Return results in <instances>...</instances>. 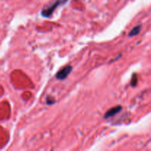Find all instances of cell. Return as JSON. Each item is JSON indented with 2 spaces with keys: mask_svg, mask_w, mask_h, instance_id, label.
I'll return each mask as SVG.
<instances>
[{
  "mask_svg": "<svg viewBox=\"0 0 151 151\" xmlns=\"http://www.w3.org/2000/svg\"><path fill=\"white\" fill-rule=\"evenodd\" d=\"M67 0H55V2H52L49 5L44 7L41 11V15L44 17L50 16L56 7H58L59 5H62V4L67 2Z\"/></svg>",
  "mask_w": 151,
  "mask_h": 151,
  "instance_id": "6da1fadb",
  "label": "cell"
},
{
  "mask_svg": "<svg viewBox=\"0 0 151 151\" xmlns=\"http://www.w3.org/2000/svg\"><path fill=\"white\" fill-rule=\"evenodd\" d=\"M71 71H72V67L70 65H68V66L65 67L64 68L58 71V73L56 74V78L58 80H64L69 76Z\"/></svg>",
  "mask_w": 151,
  "mask_h": 151,
  "instance_id": "7a4b0ae2",
  "label": "cell"
},
{
  "mask_svg": "<svg viewBox=\"0 0 151 151\" xmlns=\"http://www.w3.org/2000/svg\"><path fill=\"white\" fill-rule=\"evenodd\" d=\"M122 106H120V105H118V106L114 107V108H111V109L108 110V111H107V113L105 114V119H108V118L114 116L115 114H118L119 112H120V111H122Z\"/></svg>",
  "mask_w": 151,
  "mask_h": 151,
  "instance_id": "3957f363",
  "label": "cell"
},
{
  "mask_svg": "<svg viewBox=\"0 0 151 151\" xmlns=\"http://www.w3.org/2000/svg\"><path fill=\"white\" fill-rule=\"evenodd\" d=\"M140 30H141V25L136 26V27L132 29L131 31L129 33V36H134V35H136L138 33H139Z\"/></svg>",
  "mask_w": 151,
  "mask_h": 151,
  "instance_id": "277c9868",
  "label": "cell"
},
{
  "mask_svg": "<svg viewBox=\"0 0 151 151\" xmlns=\"http://www.w3.org/2000/svg\"><path fill=\"white\" fill-rule=\"evenodd\" d=\"M55 103V100L52 99V98H50L48 97L47 99V103L48 105H51V104H53V103Z\"/></svg>",
  "mask_w": 151,
  "mask_h": 151,
  "instance_id": "5b68a950",
  "label": "cell"
}]
</instances>
